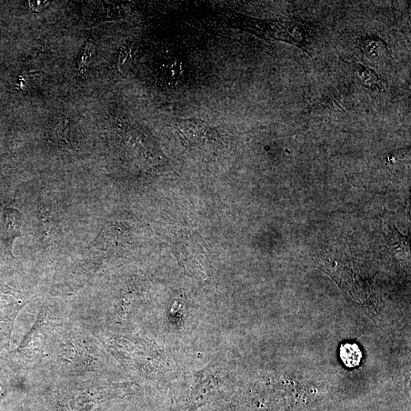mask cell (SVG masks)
<instances>
[{
	"label": "cell",
	"mask_w": 411,
	"mask_h": 411,
	"mask_svg": "<svg viewBox=\"0 0 411 411\" xmlns=\"http://www.w3.org/2000/svg\"><path fill=\"white\" fill-rule=\"evenodd\" d=\"M356 43L364 55L374 64H384L390 58L388 43L383 38L375 35H361Z\"/></svg>",
	"instance_id": "4"
},
{
	"label": "cell",
	"mask_w": 411,
	"mask_h": 411,
	"mask_svg": "<svg viewBox=\"0 0 411 411\" xmlns=\"http://www.w3.org/2000/svg\"><path fill=\"white\" fill-rule=\"evenodd\" d=\"M19 214L18 210L8 209L6 210L4 215V228L5 235L8 236L6 239L9 248H11L13 239L18 233Z\"/></svg>",
	"instance_id": "7"
},
{
	"label": "cell",
	"mask_w": 411,
	"mask_h": 411,
	"mask_svg": "<svg viewBox=\"0 0 411 411\" xmlns=\"http://www.w3.org/2000/svg\"><path fill=\"white\" fill-rule=\"evenodd\" d=\"M4 389H3L1 387H0V402H1V400L4 397Z\"/></svg>",
	"instance_id": "10"
},
{
	"label": "cell",
	"mask_w": 411,
	"mask_h": 411,
	"mask_svg": "<svg viewBox=\"0 0 411 411\" xmlns=\"http://www.w3.org/2000/svg\"><path fill=\"white\" fill-rule=\"evenodd\" d=\"M50 2L47 1H28V5L30 9H32L34 12L42 11V9L45 8Z\"/></svg>",
	"instance_id": "9"
},
{
	"label": "cell",
	"mask_w": 411,
	"mask_h": 411,
	"mask_svg": "<svg viewBox=\"0 0 411 411\" xmlns=\"http://www.w3.org/2000/svg\"><path fill=\"white\" fill-rule=\"evenodd\" d=\"M340 358L349 368H354L359 365L363 354L360 348L356 344H345L340 347Z\"/></svg>",
	"instance_id": "6"
},
{
	"label": "cell",
	"mask_w": 411,
	"mask_h": 411,
	"mask_svg": "<svg viewBox=\"0 0 411 411\" xmlns=\"http://www.w3.org/2000/svg\"><path fill=\"white\" fill-rule=\"evenodd\" d=\"M58 374L79 376L95 372L100 364L96 340L83 329L54 323L47 333L44 358Z\"/></svg>",
	"instance_id": "1"
},
{
	"label": "cell",
	"mask_w": 411,
	"mask_h": 411,
	"mask_svg": "<svg viewBox=\"0 0 411 411\" xmlns=\"http://www.w3.org/2000/svg\"><path fill=\"white\" fill-rule=\"evenodd\" d=\"M95 52V45L92 41L87 42L83 52L79 59V69L82 74L85 73L93 62Z\"/></svg>",
	"instance_id": "8"
},
{
	"label": "cell",
	"mask_w": 411,
	"mask_h": 411,
	"mask_svg": "<svg viewBox=\"0 0 411 411\" xmlns=\"http://www.w3.org/2000/svg\"><path fill=\"white\" fill-rule=\"evenodd\" d=\"M99 388L95 379L68 386L62 392L65 396L57 411H89L102 398Z\"/></svg>",
	"instance_id": "2"
},
{
	"label": "cell",
	"mask_w": 411,
	"mask_h": 411,
	"mask_svg": "<svg viewBox=\"0 0 411 411\" xmlns=\"http://www.w3.org/2000/svg\"><path fill=\"white\" fill-rule=\"evenodd\" d=\"M28 302L26 296H0V353L9 347L16 318Z\"/></svg>",
	"instance_id": "3"
},
{
	"label": "cell",
	"mask_w": 411,
	"mask_h": 411,
	"mask_svg": "<svg viewBox=\"0 0 411 411\" xmlns=\"http://www.w3.org/2000/svg\"><path fill=\"white\" fill-rule=\"evenodd\" d=\"M343 62L348 66L354 81L358 85L374 92L383 91L386 88L385 80L372 68L355 62Z\"/></svg>",
	"instance_id": "5"
}]
</instances>
